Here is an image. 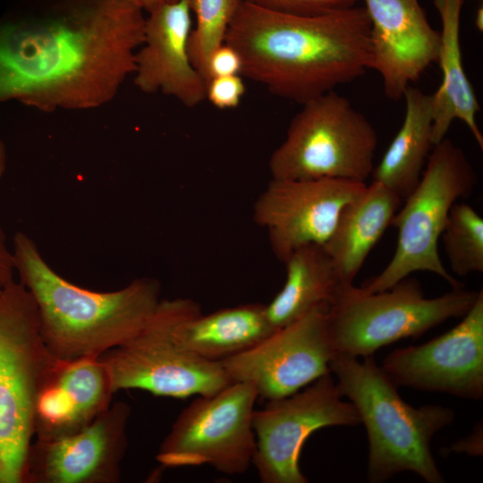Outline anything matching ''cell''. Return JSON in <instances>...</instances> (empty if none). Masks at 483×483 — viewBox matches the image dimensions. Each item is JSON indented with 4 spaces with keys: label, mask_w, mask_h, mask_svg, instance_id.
<instances>
[{
    "label": "cell",
    "mask_w": 483,
    "mask_h": 483,
    "mask_svg": "<svg viewBox=\"0 0 483 483\" xmlns=\"http://www.w3.org/2000/svg\"><path fill=\"white\" fill-rule=\"evenodd\" d=\"M157 312L171 337L196 356L220 362L262 341L275 330L266 305L247 303L204 315L191 299L161 300Z\"/></svg>",
    "instance_id": "cell-18"
},
{
    "label": "cell",
    "mask_w": 483,
    "mask_h": 483,
    "mask_svg": "<svg viewBox=\"0 0 483 483\" xmlns=\"http://www.w3.org/2000/svg\"><path fill=\"white\" fill-rule=\"evenodd\" d=\"M343 397L331 373H327L291 395L255 409L252 464L261 482L309 481L300 468L301 449L309 436L326 427L361 423L354 405Z\"/></svg>",
    "instance_id": "cell-10"
},
{
    "label": "cell",
    "mask_w": 483,
    "mask_h": 483,
    "mask_svg": "<svg viewBox=\"0 0 483 483\" xmlns=\"http://www.w3.org/2000/svg\"><path fill=\"white\" fill-rule=\"evenodd\" d=\"M440 238L455 275L483 272V218L470 205L453 204Z\"/></svg>",
    "instance_id": "cell-24"
},
{
    "label": "cell",
    "mask_w": 483,
    "mask_h": 483,
    "mask_svg": "<svg viewBox=\"0 0 483 483\" xmlns=\"http://www.w3.org/2000/svg\"><path fill=\"white\" fill-rule=\"evenodd\" d=\"M245 90L242 75L212 77L206 84L205 99L218 109H232L240 105Z\"/></svg>",
    "instance_id": "cell-27"
},
{
    "label": "cell",
    "mask_w": 483,
    "mask_h": 483,
    "mask_svg": "<svg viewBox=\"0 0 483 483\" xmlns=\"http://www.w3.org/2000/svg\"><path fill=\"white\" fill-rule=\"evenodd\" d=\"M476 180L472 165L453 140L445 138L434 145L418 184L391 223L398 232L391 260L361 287L369 292H380L414 272L427 271L439 275L453 289L462 288L443 265L438 241L452 207L473 192Z\"/></svg>",
    "instance_id": "cell-8"
},
{
    "label": "cell",
    "mask_w": 483,
    "mask_h": 483,
    "mask_svg": "<svg viewBox=\"0 0 483 483\" xmlns=\"http://www.w3.org/2000/svg\"><path fill=\"white\" fill-rule=\"evenodd\" d=\"M57 360L31 295L13 280L0 289V483H26L38 398Z\"/></svg>",
    "instance_id": "cell-5"
},
{
    "label": "cell",
    "mask_w": 483,
    "mask_h": 483,
    "mask_svg": "<svg viewBox=\"0 0 483 483\" xmlns=\"http://www.w3.org/2000/svg\"><path fill=\"white\" fill-rule=\"evenodd\" d=\"M192 24L189 0H177L148 13L132 73L140 91L163 93L188 107L205 100L207 82L189 51Z\"/></svg>",
    "instance_id": "cell-17"
},
{
    "label": "cell",
    "mask_w": 483,
    "mask_h": 483,
    "mask_svg": "<svg viewBox=\"0 0 483 483\" xmlns=\"http://www.w3.org/2000/svg\"><path fill=\"white\" fill-rule=\"evenodd\" d=\"M377 146L369 120L335 90L301 105L268 161L271 178L366 183Z\"/></svg>",
    "instance_id": "cell-7"
},
{
    "label": "cell",
    "mask_w": 483,
    "mask_h": 483,
    "mask_svg": "<svg viewBox=\"0 0 483 483\" xmlns=\"http://www.w3.org/2000/svg\"><path fill=\"white\" fill-rule=\"evenodd\" d=\"M189 1L193 19L189 38L190 56L194 67L207 82L209 58L216 49L225 43L242 0Z\"/></svg>",
    "instance_id": "cell-25"
},
{
    "label": "cell",
    "mask_w": 483,
    "mask_h": 483,
    "mask_svg": "<svg viewBox=\"0 0 483 483\" xmlns=\"http://www.w3.org/2000/svg\"><path fill=\"white\" fill-rule=\"evenodd\" d=\"M258 398L245 382L199 395L174 420L157 462L167 468L208 465L226 475L245 473L256 451L252 419Z\"/></svg>",
    "instance_id": "cell-9"
},
{
    "label": "cell",
    "mask_w": 483,
    "mask_h": 483,
    "mask_svg": "<svg viewBox=\"0 0 483 483\" xmlns=\"http://www.w3.org/2000/svg\"><path fill=\"white\" fill-rule=\"evenodd\" d=\"M13 257L5 233L0 225V289L12 282L14 275Z\"/></svg>",
    "instance_id": "cell-29"
},
{
    "label": "cell",
    "mask_w": 483,
    "mask_h": 483,
    "mask_svg": "<svg viewBox=\"0 0 483 483\" xmlns=\"http://www.w3.org/2000/svg\"><path fill=\"white\" fill-rule=\"evenodd\" d=\"M14 271L37 308L41 336L60 360L99 357L138 334L161 301L160 284L140 277L111 292L78 286L60 275L25 233L13 239Z\"/></svg>",
    "instance_id": "cell-3"
},
{
    "label": "cell",
    "mask_w": 483,
    "mask_h": 483,
    "mask_svg": "<svg viewBox=\"0 0 483 483\" xmlns=\"http://www.w3.org/2000/svg\"><path fill=\"white\" fill-rule=\"evenodd\" d=\"M133 1L142 11H147L148 13H149L159 6L174 3L177 0H133Z\"/></svg>",
    "instance_id": "cell-31"
},
{
    "label": "cell",
    "mask_w": 483,
    "mask_h": 483,
    "mask_svg": "<svg viewBox=\"0 0 483 483\" xmlns=\"http://www.w3.org/2000/svg\"><path fill=\"white\" fill-rule=\"evenodd\" d=\"M475 26L477 30L480 32L483 30V8L479 7L477 10L476 16H475Z\"/></svg>",
    "instance_id": "cell-33"
},
{
    "label": "cell",
    "mask_w": 483,
    "mask_h": 483,
    "mask_svg": "<svg viewBox=\"0 0 483 483\" xmlns=\"http://www.w3.org/2000/svg\"><path fill=\"white\" fill-rule=\"evenodd\" d=\"M114 394L108 369L99 357L58 359L38 398L36 439L55 440L86 428L111 406Z\"/></svg>",
    "instance_id": "cell-19"
},
{
    "label": "cell",
    "mask_w": 483,
    "mask_h": 483,
    "mask_svg": "<svg viewBox=\"0 0 483 483\" xmlns=\"http://www.w3.org/2000/svg\"><path fill=\"white\" fill-rule=\"evenodd\" d=\"M276 11L299 14H322L357 5L359 0H242Z\"/></svg>",
    "instance_id": "cell-26"
},
{
    "label": "cell",
    "mask_w": 483,
    "mask_h": 483,
    "mask_svg": "<svg viewBox=\"0 0 483 483\" xmlns=\"http://www.w3.org/2000/svg\"><path fill=\"white\" fill-rule=\"evenodd\" d=\"M99 358L108 369L114 392L139 389L157 396L208 395L231 380L220 362L201 359L179 345L157 309L145 326Z\"/></svg>",
    "instance_id": "cell-12"
},
{
    "label": "cell",
    "mask_w": 483,
    "mask_h": 483,
    "mask_svg": "<svg viewBox=\"0 0 483 483\" xmlns=\"http://www.w3.org/2000/svg\"><path fill=\"white\" fill-rule=\"evenodd\" d=\"M145 17L133 0H24L0 17V103L89 110L134 71Z\"/></svg>",
    "instance_id": "cell-1"
},
{
    "label": "cell",
    "mask_w": 483,
    "mask_h": 483,
    "mask_svg": "<svg viewBox=\"0 0 483 483\" xmlns=\"http://www.w3.org/2000/svg\"><path fill=\"white\" fill-rule=\"evenodd\" d=\"M284 264L286 270L284 286L266 305L267 318L275 329L318 307L329 306L346 285L323 246L302 247L292 252Z\"/></svg>",
    "instance_id": "cell-23"
},
{
    "label": "cell",
    "mask_w": 483,
    "mask_h": 483,
    "mask_svg": "<svg viewBox=\"0 0 483 483\" xmlns=\"http://www.w3.org/2000/svg\"><path fill=\"white\" fill-rule=\"evenodd\" d=\"M381 368L398 386L462 398L483 397V292L462 321L421 344L397 348Z\"/></svg>",
    "instance_id": "cell-14"
},
{
    "label": "cell",
    "mask_w": 483,
    "mask_h": 483,
    "mask_svg": "<svg viewBox=\"0 0 483 483\" xmlns=\"http://www.w3.org/2000/svg\"><path fill=\"white\" fill-rule=\"evenodd\" d=\"M370 27L364 6L299 14L242 0L225 43L240 54L242 76L302 105L372 69Z\"/></svg>",
    "instance_id": "cell-2"
},
{
    "label": "cell",
    "mask_w": 483,
    "mask_h": 483,
    "mask_svg": "<svg viewBox=\"0 0 483 483\" xmlns=\"http://www.w3.org/2000/svg\"><path fill=\"white\" fill-rule=\"evenodd\" d=\"M442 30L437 62L442 80L433 95L434 145L445 138L452 123L459 119L483 148V136L476 121L479 105L462 64L460 21L464 0H434Z\"/></svg>",
    "instance_id": "cell-21"
},
{
    "label": "cell",
    "mask_w": 483,
    "mask_h": 483,
    "mask_svg": "<svg viewBox=\"0 0 483 483\" xmlns=\"http://www.w3.org/2000/svg\"><path fill=\"white\" fill-rule=\"evenodd\" d=\"M366 184L331 178H271L253 206V219L266 231L273 253L284 263L302 247L323 246L342 208Z\"/></svg>",
    "instance_id": "cell-13"
},
{
    "label": "cell",
    "mask_w": 483,
    "mask_h": 483,
    "mask_svg": "<svg viewBox=\"0 0 483 483\" xmlns=\"http://www.w3.org/2000/svg\"><path fill=\"white\" fill-rule=\"evenodd\" d=\"M479 292L453 288L427 298L420 284L409 276L374 292L346 284L327 309L335 353L364 358L398 340L418 337L450 318L463 317Z\"/></svg>",
    "instance_id": "cell-6"
},
{
    "label": "cell",
    "mask_w": 483,
    "mask_h": 483,
    "mask_svg": "<svg viewBox=\"0 0 483 483\" xmlns=\"http://www.w3.org/2000/svg\"><path fill=\"white\" fill-rule=\"evenodd\" d=\"M242 57L232 46L225 43L211 55L208 65V80L217 76L242 75Z\"/></svg>",
    "instance_id": "cell-28"
},
{
    "label": "cell",
    "mask_w": 483,
    "mask_h": 483,
    "mask_svg": "<svg viewBox=\"0 0 483 483\" xmlns=\"http://www.w3.org/2000/svg\"><path fill=\"white\" fill-rule=\"evenodd\" d=\"M363 1L371 25L372 70L381 75L385 95L398 100L437 62L440 31L419 0Z\"/></svg>",
    "instance_id": "cell-16"
},
{
    "label": "cell",
    "mask_w": 483,
    "mask_h": 483,
    "mask_svg": "<svg viewBox=\"0 0 483 483\" xmlns=\"http://www.w3.org/2000/svg\"><path fill=\"white\" fill-rule=\"evenodd\" d=\"M402 123L371 176L403 199L418 184L434 147L433 95L409 86Z\"/></svg>",
    "instance_id": "cell-22"
},
{
    "label": "cell",
    "mask_w": 483,
    "mask_h": 483,
    "mask_svg": "<svg viewBox=\"0 0 483 483\" xmlns=\"http://www.w3.org/2000/svg\"><path fill=\"white\" fill-rule=\"evenodd\" d=\"M327 309L318 307L254 346L221 360L231 382L249 383L258 397L271 401L331 373L335 353L328 334Z\"/></svg>",
    "instance_id": "cell-11"
},
{
    "label": "cell",
    "mask_w": 483,
    "mask_h": 483,
    "mask_svg": "<svg viewBox=\"0 0 483 483\" xmlns=\"http://www.w3.org/2000/svg\"><path fill=\"white\" fill-rule=\"evenodd\" d=\"M131 409L113 402L93 422L62 438L35 440L30 448L26 483H117L127 446Z\"/></svg>",
    "instance_id": "cell-15"
},
{
    "label": "cell",
    "mask_w": 483,
    "mask_h": 483,
    "mask_svg": "<svg viewBox=\"0 0 483 483\" xmlns=\"http://www.w3.org/2000/svg\"><path fill=\"white\" fill-rule=\"evenodd\" d=\"M402 202L396 193L373 181L342 208L323 247L343 284H353L369 254L391 225Z\"/></svg>",
    "instance_id": "cell-20"
},
{
    "label": "cell",
    "mask_w": 483,
    "mask_h": 483,
    "mask_svg": "<svg viewBox=\"0 0 483 483\" xmlns=\"http://www.w3.org/2000/svg\"><path fill=\"white\" fill-rule=\"evenodd\" d=\"M479 437V430L475 432L472 437H468L460 443L455 444L453 446L455 452H468L470 454H481L482 447H479V443L473 444V441Z\"/></svg>",
    "instance_id": "cell-30"
},
{
    "label": "cell",
    "mask_w": 483,
    "mask_h": 483,
    "mask_svg": "<svg viewBox=\"0 0 483 483\" xmlns=\"http://www.w3.org/2000/svg\"><path fill=\"white\" fill-rule=\"evenodd\" d=\"M329 369L366 428L369 481L380 483L411 471L428 483H442L430 443L437 431L453 422V411L441 405L415 408L405 402L373 356L359 360L335 355Z\"/></svg>",
    "instance_id": "cell-4"
},
{
    "label": "cell",
    "mask_w": 483,
    "mask_h": 483,
    "mask_svg": "<svg viewBox=\"0 0 483 483\" xmlns=\"http://www.w3.org/2000/svg\"><path fill=\"white\" fill-rule=\"evenodd\" d=\"M7 165L6 148L4 141L0 139V179L3 178Z\"/></svg>",
    "instance_id": "cell-32"
}]
</instances>
